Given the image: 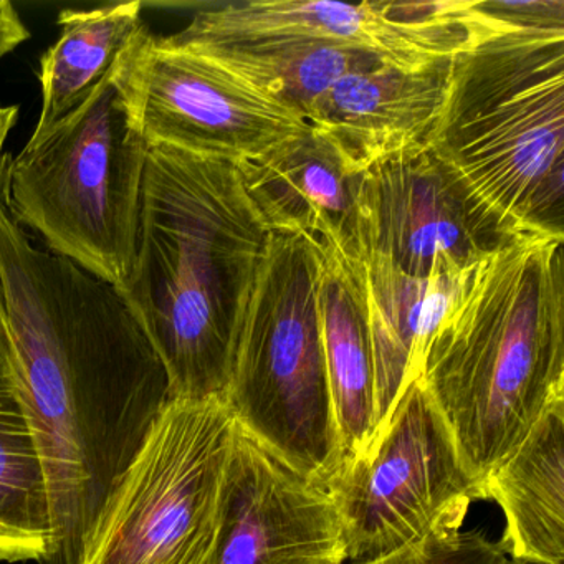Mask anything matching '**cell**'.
<instances>
[{
  "mask_svg": "<svg viewBox=\"0 0 564 564\" xmlns=\"http://www.w3.org/2000/svg\"><path fill=\"white\" fill-rule=\"evenodd\" d=\"M0 299L47 481L42 564H80L105 501L170 404L166 369L117 286L45 249L2 197Z\"/></svg>",
  "mask_w": 564,
  "mask_h": 564,
  "instance_id": "6da1fadb",
  "label": "cell"
},
{
  "mask_svg": "<svg viewBox=\"0 0 564 564\" xmlns=\"http://www.w3.org/2000/svg\"><path fill=\"white\" fill-rule=\"evenodd\" d=\"M270 229L234 161L151 147L133 265L117 290L171 399H223Z\"/></svg>",
  "mask_w": 564,
  "mask_h": 564,
  "instance_id": "7a4b0ae2",
  "label": "cell"
},
{
  "mask_svg": "<svg viewBox=\"0 0 564 564\" xmlns=\"http://www.w3.org/2000/svg\"><path fill=\"white\" fill-rule=\"evenodd\" d=\"M484 22L448 61L427 148L488 249L564 237V19L480 2Z\"/></svg>",
  "mask_w": 564,
  "mask_h": 564,
  "instance_id": "3957f363",
  "label": "cell"
},
{
  "mask_svg": "<svg viewBox=\"0 0 564 564\" xmlns=\"http://www.w3.org/2000/svg\"><path fill=\"white\" fill-rule=\"evenodd\" d=\"M563 246L518 237L485 252L429 343L422 381L481 487L564 398Z\"/></svg>",
  "mask_w": 564,
  "mask_h": 564,
  "instance_id": "277c9868",
  "label": "cell"
},
{
  "mask_svg": "<svg viewBox=\"0 0 564 564\" xmlns=\"http://www.w3.org/2000/svg\"><path fill=\"white\" fill-rule=\"evenodd\" d=\"M148 154L113 65L80 107L9 154L2 200L45 249L118 285L133 265Z\"/></svg>",
  "mask_w": 564,
  "mask_h": 564,
  "instance_id": "5b68a950",
  "label": "cell"
},
{
  "mask_svg": "<svg viewBox=\"0 0 564 564\" xmlns=\"http://www.w3.org/2000/svg\"><path fill=\"white\" fill-rule=\"evenodd\" d=\"M318 272L316 243L272 230L224 402L243 432L325 487L343 454L319 326Z\"/></svg>",
  "mask_w": 564,
  "mask_h": 564,
  "instance_id": "8992f818",
  "label": "cell"
},
{
  "mask_svg": "<svg viewBox=\"0 0 564 564\" xmlns=\"http://www.w3.org/2000/svg\"><path fill=\"white\" fill-rule=\"evenodd\" d=\"M236 421L223 399H171L91 527L80 564H207Z\"/></svg>",
  "mask_w": 564,
  "mask_h": 564,
  "instance_id": "52a82bcc",
  "label": "cell"
},
{
  "mask_svg": "<svg viewBox=\"0 0 564 564\" xmlns=\"http://www.w3.org/2000/svg\"><path fill=\"white\" fill-rule=\"evenodd\" d=\"M325 488L351 563L460 531L471 505L487 500L422 378L404 389L368 447L343 460Z\"/></svg>",
  "mask_w": 564,
  "mask_h": 564,
  "instance_id": "ba28073f",
  "label": "cell"
},
{
  "mask_svg": "<svg viewBox=\"0 0 564 564\" xmlns=\"http://www.w3.org/2000/svg\"><path fill=\"white\" fill-rule=\"evenodd\" d=\"M115 75L150 148L242 163L312 130L285 105L147 24L121 52Z\"/></svg>",
  "mask_w": 564,
  "mask_h": 564,
  "instance_id": "9c48e42d",
  "label": "cell"
},
{
  "mask_svg": "<svg viewBox=\"0 0 564 564\" xmlns=\"http://www.w3.org/2000/svg\"><path fill=\"white\" fill-rule=\"evenodd\" d=\"M480 2H296L242 0L210 4L166 39L176 47L319 42L369 52L401 70L448 61L484 22Z\"/></svg>",
  "mask_w": 564,
  "mask_h": 564,
  "instance_id": "30bf717a",
  "label": "cell"
},
{
  "mask_svg": "<svg viewBox=\"0 0 564 564\" xmlns=\"http://www.w3.org/2000/svg\"><path fill=\"white\" fill-rule=\"evenodd\" d=\"M345 561L341 523L326 488L303 477L237 425L207 564Z\"/></svg>",
  "mask_w": 564,
  "mask_h": 564,
  "instance_id": "8fae6325",
  "label": "cell"
},
{
  "mask_svg": "<svg viewBox=\"0 0 564 564\" xmlns=\"http://www.w3.org/2000/svg\"><path fill=\"white\" fill-rule=\"evenodd\" d=\"M427 143L395 151L359 174L355 246L408 275L464 272L488 252Z\"/></svg>",
  "mask_w": 564,
  "mask_h": 564,
  "instance_id": "7c38bea8",
  "label": "cell"
},
{
  "mask_svg": "<svg viewBox=\"0 0 564 564\" xmlns=\"http://www.w3.org/2000/svg\"><path fill=\"white\" fill-rule=\"evenodd\" d=\"M448 61L419 72L381 65L346 75L316 101L310 124L335 148L346 170L359 176L395 151L427 143Z\"/></svg>",
  "mask_w": 564,
  "mask_h": 564,
  "instance_id": "4fadbf2b",
  "label": "cell"
},
{
  "mask_svg": "<svg viewBox=\"0 0 564 564\" xmlns=\"http://www.w3.org/2000/svg\"><path fill=\"white\" fill-rule=\"evenodd\" d=\"M237 166L270 229L351 252L359 176L313 128Z\"/></svg>",
  "mask_w": 564,
  "mask_h": 564,
  "instance_id": "5bb4252c",
  "label": "cell"
},
{
  "mask_svg": "<svg viewBox=\"0 0 564 564\" xmlns=\"http://www.w3.org/2000/svg\"><path fill=\"white\" fill-rule=\"evenodd\" d=\"M348 256L355 260L365 296L375 361L378 431L399 395L421 378L432 335L454 305L471 265L464 272L442 269L429 279H419L379 257Z\"/></svg>",
  "mask_w": 564,
  "mask_h": 564,
  "instance_id": "9a60e30c",
  "label": "cell"
},
{
  "mask_svg": "<svg viewBox=\"0 0 564 564\" xmlns=\"http://www.w3.org/2000/svg\"><path fill=\"white\" fill-rule=\"evenodd\" d=\"M484 488L503 511L510 560L564 563V398L544 409Z\"/></svg>",
  "mask_w": 564,
  "mask_h": 564,
  "instance_id": "2e32d148",
  "label": "cell"
},
{
  "mask_svg": "<svg viewBox=\"0 0 564 564\" xmlns=\"http://www.w3.org/2000/svg\"><path fill=\"white\" fill-rule=\"evenodd\" d=\"M318 250L319 326L339 444L346 460L368 447L378 425L375 361L355 260L335 246L318 247Z\"/></svg>",
  "mask_w": 564,
  "mask_h": 564,
  "instance_id": "e0dca14e",
  "label": "cell"
},
{
  "mask_svg": "<svg viewBox=\"0 0 564 564\" xmlns=\"http://www.w3.org/2000/svg\"><path fill=\"white\" fill-rule=\"evenodd\" d=\"M51 546L44 465L0 299V561L44 563Z\"/></svg>",
  "mask_w": 564,
  "mask_h": 564,
  "instance_id": "ac0fdd59",
  "label": "cell"
},
{
  "mask_svg": "<svg viewBox=\"0 0 564 564\" xmlns=\"http://www.w3.org/2000/svg\"><path fill=\"white\" fill-rule=\"evenodd\" d=\"M141 2L98 9H64L61 37L41 57L42 110L34 133L80 107L108 77L121 52L143 28Z\"/></svg>",
  "mask_w": 564,
  "mask_h": 564,
  "instance_id": "d6986e66",
  "label": "cell"
},
{
  "mask_svg": "<svg viewBox=\"0 0 564 564\" xmlns=\"http://www.w3.org/2000/svg\"><path fill=\"white\" fill-rule=\"evenodd\" d=\"M187 51L213 58L306 121L316 101L336 82L389 65L369 52L319 42L209 45Z\"/></svg>",
  "mask_w": 564,
  "mask_h": 564,
  "instance_id": "ffe728a7",
  "label": "cell"
},
{
  "mask_svg": "<svg viewBox=\"0 0 564 564\" xmlns=\"http://www.w3.org/2000/svg\"><path fill=\"white\" fill-rule=\"evenodd\" d=\"M500 540H490L481 528L435 534L395 553L349 564H508Z\"/></svg>",
  "mask_w": 564,
  "mask_h": 564,
  "instance_id": "44dd1931",
  "label": "cell"
},
{
  "mask_svg": "<svg viewBox=\"0 0 564 564\" xmlns=\"http://www.w3.org/2000/svg\"><path fill=\"white\" fill-rule=\"evenodd\" d=\"M31 32L9 0H0V57L11 54L29 41Z\"/></svg>",
  "mask_w": 564,
  "mask_h": 564,
  "instance_id": "7402d4cb",
  "label": "cell"
},
{
  "mask_svg": "<svg viewBox=\"0 0 564 564\" xmlns=\"http://www.w3.org/2000/svg\"><path fill=\"white\" fill-rule=\"evenodd\" d=\"M18 107H0V197H2V186H4V171L8 164L9 154L6 153L4 147L11 134L12 128L18 123Z\"/></svg>",
  "mask_w": 564,
  "mask_h": 564,
  "instance_id": "603a6c76",
  "label": "cell"
},
{
  "mask_svg": "<svg viewBox=\"0 0 564 564\" xmlns=\"http://www.w3.org/2000/svg\"><path fill=\"white\" fill-rule=\"evenodd\" d=\"M508 564H538V563H527V561L508 560Z\"/></svg>",
  "mask_w": 564,
  "mask_h": 564,
  "instance_id": "cb8c5ba5",
  "label": "cell"
}]
</instances>
